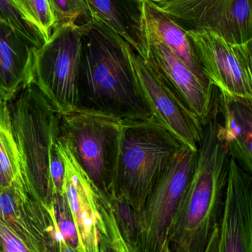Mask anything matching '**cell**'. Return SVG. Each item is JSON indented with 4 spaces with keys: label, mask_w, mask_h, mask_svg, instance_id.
Returning <instances> with one entry per match:
<instances>
[{
    "label": "cell",
    "mask_w": 252,
    "mask_h": 252,
    "mask_svg": "<svg viewBox=\"0 0 252 252\" xmlns=\"http://www.w3.org/2000/svg\"><path fill=\"white\" fill-rule=\"evenodd\" d=\"M25 19L47 41L56 28V21L49 0H12Z\"/></svg>",
    "instance_id": "cell-20"
},
{
    "label": "cell",
    "mask_w": 252,
    "mask_h": 252,
    "mask_svg": "<svg viewBox=\"0 0 252 252\" xmlns=\"http://www.w3.org/2000/svg\"><path fill=\"white\" fill-rule=\"evenodd\" d=\"M0 174L5 185L25 190L20 157L13 135L7 102L0 99Z\"/></svg>",
    "instance_id": "cell-18"
},
{
    "label": "cell",
    "mask_w": 252,
    "mask_h": 252,
    "mask_svg": "<svg viewBox=\"0 0 252 252\" xmlns=\"http://www.w3.org/2000/svg\"><path fill=\"white\" fill-rule=\"evenodd\" d=\"M141 1V19L204 84L213 86L204 75L186 33L162 12L146 0Z\"/></svg>",
    "instance_id": "cell-16"
},
{
    "label": "cell",
    "mask_w": 252,
    "mask_h": 252,
    "mask_svg": "<svg viewBox=\"0 0 252 252\" xmlns=\"http://www.w3.org/2000/svg\"><path fill=\"white\" fill-rule=\"evenodd\" d=\"M197 151L183 146L157 182L140 213L138 252H159L167 230L193 173Z\"/></svg>",
    "instance_id": "cell-8"
},
{
    "label": "cell",
    "mask_w": 252,
    "mask_h": 252,
    "mask_svg": "<svg viewBox=\"0 0 252 252\" xmlns=\"http://www.w3.org/2000/svg\"><path fill=\"white\" fill-rule=\"evenodd\" d=\"M217 240H218V226L213 232L205 252H217Z\"/></svg>",
    "instance_id": "cell-26"
},
{
    "label": "cell",
    "mask_w": 252,
    "mask_h": 252,
    "mask_svg": "<svg viewBox=\"0 0 252 252\" xmlns=\"http://www.w3.org/2000/svg\"><path fill=\"white\" fill-rule=\"evenodd\" d=\"M92 19L98 18L112 28L136 53L141 54V1L85 0Z\"/></svg>",
    "instance_id": "cell-17"
},
{
    "label": "cell",
    "mask_w": 252,
    "mask_h": 252,
    "mask_svg": "<svg viewBox=\"0 0 252 252\" xmlns=\"http://www.w3.org/2000/svg\"><path fill=\"white\" fill-rule=\"evenodd\" d=\"M0 21L23 34L38 48L45 43L39 31L25 19L12 0H0Z\"/></svg>",
    "instance_id": "cell-23"
},
{
    "label": "cell",
    "mask_w": 252,
    "mask_h": 252,
    "mask_svg": "<svg viewBox=\"0 0 252 252\" xmlns=\"http://www.w3.org/2000/svg\"><path fill=\"white\" fill-rule=\"evenodd\" d=\"M200 66L220 91L252 100V41L229 42L214 31H185Z\"/></svg>",
    "instance_id": "cell-9"
},
{
    "label": "cell",
    "mask_w": 252,
    "mask_h": 252,
    "mask_svg": "<svg viewBox=\"0 0 252 252\" xmlns=\"http://www.w3.org/2000/svg\"><path fill=\"white\" fill-rule=\"evenodd\" d=\"M130 48L101 19L83 24L78 109L121 120L152 116L135 73Z\"/></svg>",
    "instance_id": "cell-2"
},
{
    "label": "cell",
    "mask_w": 252,
    "mask_h": 252,
    "mask_svg": "<svg viewBox=\"0 0 252 252\" xmlns=\"http://www.w3.org/2000/svg\"><path fill=\"white\" fill-rule=\"evenodd\" d=\"M183 146L153 115L121 120L109 196L127 201L141 213Z\"/></svg>",
    "instance_id": "cell-3"
},
{
    "label": "cell",
    "mask_w": 252,
    "mask_h": 252,
    "mask_svg": "<svg viewBox=\"0 0 252 252\" xmlns=\"http://www.w3.org/2000/svg\"><path fill=\"white\" fill-rule=\"evenodd\" d=\"M217 252H252V174L231 158Z\"/></svg>",
    "instance_id": "cell-13"
},
{
    "label": "cell",
    "mask_w": 252,
    "mask_h": 252,
    "mask_svg": "<svg viewBox=\"0 0 252 252\" xmlns=\"http://www.w3.org/2000/svg\"><path fill=\"white\" fill-rule=\"evenodd\" d=\"M50 172L53 188H54V195L56 193H62L65 165H64L63 159L61 157L60 153L58 150L57 143L52 151Z\"/></svg>",
    "instance_id": "cell-25"
},
{
    "label": "cell",
    "mask_w": 252,
    "mask_h": 252,
    "mask_svg": "<svg viewBox=\"0 0 252 252\" xmlns=\"http://www.w3.org/2000/svg\"><path fill=\"white\" fill-rule=\"evenodd\" d=\"M0 252H38L0 218Z\"/></svg>",
    "instance_id": "cell-24"
},
{
    "label": "cell",
    "mask_w": 252,
    "mask_h": 252,
    "mask_svg": "<svg viewBox=\"0 0 252 252\" xmlns=\"http://www.w3.org/2000/svg\"><path fill=\"white\" fill-rule=\"evenodd\" d=\"M159 252H170L168 247H167V244H164V247H163V248L161 249V251Z\"/></svg>",
    "instance_id": "cell-28"
},
{
    "label": "cell",
    "mask_w": 252,
    "mask_h": 252,
    "mask_svg": "<svg viewBox=\"0 0 252 252\" xmlns=\"http://www.w3.org/2000/svg\"><path fill=\"white\" fill-rule=\"evenodd\" d=\"M220 121L218 90L214 87L193 173L167 230L170 252H205L219 226L231 159L219 132Z\"/></svg>",
    "instance_id": "cell-1"
},
{
    "label": "cell",
    "mask_w": 252,
    "mask_h": 252,
    "mask_svg": "<svg viewBox=\"0 0 252 252\" xmlns=\"http://www.w3.org/2000/svg\"><path fill=\"white\" fill-rule=\"evenodd\" d=\"M146 1L184 32L208 30L234 44H245L252 34V0Z\"/></svg>",
    "instance_id": "cell-7"
},
{
    "label": "cell",
    "mask_w": 252,
    "mask_h": 252,
    "mask_svg": "<svg viewBox=\"0 0 252 252\" xmlns=\"http://www.w3.org/2000/svg\"><path fill=\"white\" fill-rule=\"evenodd\" d=\"M217 90L221 139L231 158L252 174V100Z\"/></svg>",
    "instance_id": "cell-15"
},
{
    "label": "cell",
    "mask_w": 252,
    "mask_h": 252,
    "mask_svg": "<svg viewBox=\"0 0 252 252\" xmlns=\"http://www.w3.org/2000/svg\"><path fill=\"white\" fill-rule=\"evenodd\" d=\"M121 119L96 111L76 109L61 116L60 136L100 196L110 195Z\"/></svg>",
    "instance_id": "cell-5"
},
{
    "label": "cell",
    "mask_w": 252,
    "mask_h": 252,
    "mask_svg": "<svg viewBox=\"0 0 252 252\" xmlns=\"http://www.w3.org/2000/svg\"><path fill=\"white\" fill-rule=\"evenodd\" d=\"M82 25L58 27L34 53V80L60 116L78 109Z\"/></svg>",
    "instance_id": "cell-6"
},
{
    "label": "cell",
    "mask_w": 252,
    "mask_h": 252,
    "mask_svg": "<svg viewBox=\"0 0 252 252\" xmlns=\"http://www.w3.org/2000/svg\"><path fill=\"white\" fill-rule=\"evenodd\" d=\"M61 246H62V252H77L71 246H68V244L65 241L62 243Z\"/></svg>",
    "instance_id": "cell-27"
},
{
    "label": "cell",
    "mask_w": 252,
    "mask_h": 252,
    "mask_svg": "<svg viewBox=\"0 0 252 252\" xmlns=\"http://www.w3.org/2000/svg\"><path fill=\"white\" fill-rule=\"evenodd\" d=\"M142 56L148 59L174 89L191 112L201 121L211 109L214 86L201 81L141 19Z\"/></svg>",
    "instance_id": "cell-12"
},
{
    "label": "cell",
    "mask_w": 252,
    "mask_h": 252,
    "mask_svg": "<svg viewBox=\"0 0 252 252\" xmlns=\"http://www.w3.org/2000/svg\"><path fill=\"white\" fill-rule=\"evenodd\" d=\"M0 186H7L5 185V182H4V179H3L2 176L0 174Z\"/></svg>",
    "instance_id": "cell-29"
},
{
    "label": "cell",
    "mask_w": 252,
    "mask_h": 252,
    "mask_svg": "<svg viewBox=\"0 0 252 252\" xmlns=\"http://www.w3.org/2000/svg\"><path fill=\"white\" fill-rule=\"evenodd\" d=\"M115 215L120 230L127 241L136 249L140 233V213L121 198L109 196L108 198Z\"/></svg>",
    "instance_id": "cell-21"
},
{
    "label": "cell",
    "mask_w": 252,
    "mask_h": 252,
    "mask_svg": "<svg viewBox=\"0 0 252 252\" xmlns=\"http://www.w3.org/2000/svg\"><path fill=\"white\" fill-rule=\"evenodd\" d=\"M99 222L100 252H137L120 230L108 198L100 196Z\"/></svg>",
    "instance_id": "cell-19"
},
{
    "label": "cell",
    "mask_w": 252,
    "mask_h": 252,
    "mask_svg": "<svg viewBox=\"0 0 252 252\" xmlns=\"http://www.w3.org/2000/svg\"><path fill=\"white\" fill-rule=\"evenodd\" d=\"M56 28L67 25H78L90 22L91 13L85 0H49Z\"/></svg>",
    "instance_id": "cell-22"
},
{
    "label": "cell",
    "mask_w": 252,
    "mask_h": 252,
    "mask_svg": "<svg viewBox=\"0 0 252 252\" xmlns=\"http://www.w3.org/2000/svg\"><path fill=\"white\" fill-rule=\"evenodd\" d=\"M37 48L23 34L0 21V99L8 102L33 83Z\"/></svg>",
    "instance_id": "cell-14"
},
{
    "label": "cell",
    "mask_w": 252,
    "mask_h": 252,
    "mask_svg": "<svg viewBox=\"0 0 252 252\" xmlns=\"http://www.w3.org/2000/svg\"><path fill=\"white\" fill-rule=\"evenodd\" d=\"M58 150L65 165L62 192L66 198L78 238V252H100V195L62 136Z\"/></svg>",
    "instance_id": "cell-11"
},
{
    "label": "cell",
    "mask_w": 252,
    "mask_h": 252,
    "mask_svg": "<svg viewBox=\"0 0 252 252\" xmlns=\"http://www.w3.org/2000/svg\"><path fill=\"white\" fill-rule=\"evenodd\" d=\"M130 56L141 91L152 115L185 146L198 151L202 122L148 59L132 48Z\"/></svg>",
    "instance_id": "cell-10"
},
{
    "label": "cell",
    "mask_w": 252,
    "mask_h": 252,
    "mask_svg": "<svg viewBox=\"0 0 252 252\" xmlns=\"http://www.w3.org/2000/svg\"><path fill=\"white\" fill-rule=\"evenodd\" d=\"M7 106L25 192L48 207L54 197L50 164L60 136V115L34 83L22 88Z\"/></svg>",
    "instance_id": "cell-4"
}]
</instances>
